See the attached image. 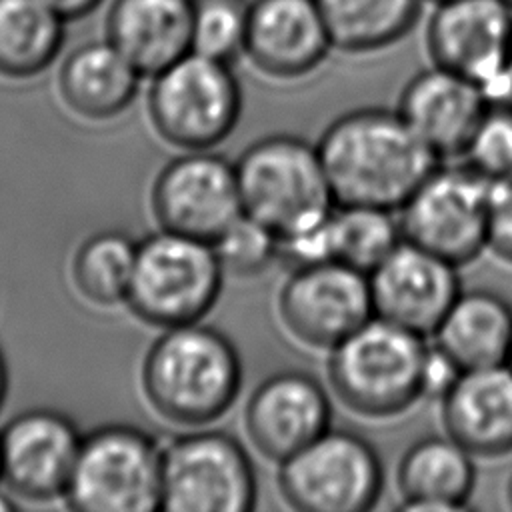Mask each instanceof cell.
Listing matches in <instances>:
<instances>
[{"mask_svg": "<svg viewBox=\"0 0 512 512\" xmlns=\"http://www.w3.org/2000/svg\"><path fill=\"white\" fill-rule=\"evenodd\" d=\"M316 146L336 204L396 212L440 164L402 116L386 108L338 116Z\"/></svg>", "mask_w": 512, "mask_h": 512, "instance_id": "1", "label": "cell"}, {"mask_svg": "<svg viewBox=\"0 0 512 512\" xmlns=\"http://www.w3.org/2000/svg\"><path fill=\"white\" fill-rule=\"evenodd\" d=\"M232 340L200 322L164 328L142 362V392L164 420L200 428L224 416L242 388Z\"/></svg>", "mask_w": 512, "mask_h": 512, "instance_id": "2", "label": "cell"}, {"mask_svg": "<svg viewBox=\"0 0 512 512\" xmlns=\"http://www.w3.org/2000/svg\"><path fill=\"white\" fill-rule=\"evenodd\" d=\"M428 338L372 316L328 350V382L344 406L392 418L424 398Z\"/></svg>", "mask_w": 512, "mask_h": 512, "instance_id": "3", "label": "cell"}, {"mask_svg": "<svg viewBox=\"0 0 512 512\" xmlns=\"http://www.w3.org/2000/svg\"><path fill=\"white\" fill-rule=\"evenodd\" d=\"M244 214L276 238L324 222L336 206L316 144L294 134L252 142L234 162Z\"/></svg>", "mask_w": 512, "mask_h": 512, "instance_id": "4", "label": "cell"}, {"mask_svg": "<svg viewBox=\"0 0 512 512\" xmlns=\"http://www.w3.org/2000/svg\"><path fill=\"white\" fill-rule=\"evenodd\" d=\"M224 274L210 242L160 228L138 242L126 304L158 328L200 322L214 308Z\"/></svg>", "mask_w": 512, "mask_h": 512, "instance_id": "5", "label": "cell"}, {"mask_svg": "<svg viewBox=\"0 0 512 512\" xmlns=\"http://www.w3.org/2000/svg\"><path fill=\"white\" fill-rule=\"evenodd\" d=\"M162 498V448L142 428L106 424L82 436L64 502L80 512H154Z\"/></svg>", "mask_w": 512, "mask_h": 512, "instance_id": "6", "label": "cell"}, {"mask_svg": "<svg viewBox=\"0 0 512 512\" xmlns=\"http://www.w3.org/2000/svg\"><path fill=\"white\" fill-rule=\"evenodd\" d=\"M148 114L168 144L212 150L232 134L242 114V88L232 64L188 52L152 76Z\"/></svg>", "mask_w": 512, "mask_h": 512, "instance_id": "7", "label": "cell"}, {"mask_svg": "<svg viewBox=\"0 0 512 512\" xmlns=\"http://www.w3.org/2000/svg\"><path fill=\"white\" fill-rule=\"evenodd\" d=\"M278 490L300 512H366L384 490L374 444L348 428H328L278 462Z\"/></svg>", "mask_w": 512, "mask_h": 512, "instance_id": "8", "label": "cell"}, {"mask_svg": "<svg viewBox=\"0 0 512 512\" xmlns=\"http://www.w3.org/2000/svg\"><path fill=\"white\" fill-rule=\"evenodd\" d=\"M258 476L242 442L224 430H196L162 448L166 512H250Z\"/></svg>", "mask_w": 512, "mask_h": 512, "instance_id": "9", "label": "cell"}, {"mask_svg": "<svg viewBox=\"0 0 512 512\" xmlns=\"http://www.w3.org/2000/svg\"><path fill=\"white\" fill-rule=\"evenodd\" d=\"M490 180L470 166L438 164L396 210L402 238L458 268L488 250Z\"/></svg>", "mask_w": 512, "mask_h": 512, "instance_id": "10", "label": "cell"}, {"mask_svg": "<svg viewBox=\"0 0 512 512\" xmlns=\"http://www.w3.org/2000/svg\"><path fill=\"white\" fill-rule=\"evenodd\" d=\"M424 44L432 64L476 82L490 100H500L512 52V8L504 0L434 2Z\"/></svg>", "mask_w": 512, "mask_h": 512, "instance_id": "11", "label": "cell"}, {"mask_svg": "<svg viewBox=\"0 0 512 512\" xmlns=\"http://www.w3.org/2000/svg\"><path fill=\"white\" fill-rule=\"evenodd\" d=\"M150 206L162 230L214 244L244 214L236 166L212 150H186L154 178Z\"/></svg>", "mask_w": 512, "mask_h": 512, "instance_id": "12", "label": "cell"}, {"mask_svg": "<svg viewBox=\"0 0 512 512\" xmlns=\"http://www.w3.org/2000/svg\"><path fill=\"white\" fill-rule=\"evenodd\" d=\"M278 316L298 342L330 350L374 316L368 274L340 260L296 266L278 292Z\"/></svg>", "mask_w": 512, "mask_h": 512, "instance_id": "13", "label": "cell"}, {"mask_svg": "<svg viewBox=\"0 0 512 512\" xmlns=\"http://www.w3.org/2000/svg\"><path fill=\"white\" fill-rule=\"evenodd\" d=\"M82 436L70 416L52 408L12 416L0 430V482L28 502L64 498Z\"/></svg>", "mask_w": 512, "mask_h": 512, "instance_id": "14", "label": "cell"}, {"mask_svg": "<svg viewBox=\"0 0 512 512\" xmlns=\"http://www.w3.org/2000/svg\"><path fill=\"white\" fill-rule=\"evenodd\" d=\"M374 316L430 338L462 292L458 266L402 240L370 274Z\"/></svg>", "mask_w": 512, "mask_h": 512, "instance_id": "15", "label": "cell"}, {"mask_svg": "<svg viewBox=\"0 0 512 512\" xmlns=\"http://www.w3.org/2000/svg\"><path fill=\"white\" fill-rule=\"evenodd\" d=\"M332 402L318 378L302 370H280L248 396L244 428L252 446L282 462L330 428Z\"/></svg>", "mask_w": 512, "mask_h": 512, "instance_id": "16", "label": "cell"}, {"mask_svg": "<svg viewBox=\"0 0 512 512\" xmlns=\"http://www.w3.org/2000/svg\"><path fill=\"white\" fill-rule=\"evenodd\" d=\"M316 0H252L244 56L264 76L298 80L332 50Z\"/></svg>", "mask_w": 512, "mask_h": 512, "instance_id": "17", "label": "cell"}, {"mask_svg": "<svg viewBox=\"0 0 512 512\" xmlns=\"http://www.w3.org/2000/svg\"><path fill=\"white\" fill-rule=\"evenodd\" d=\"M488 104L476 82L432 64L406 82L396 112L442 160L462 156Z\"/></svg>", "mask_w": 512, "mask_h": 512, "instance_id": "18", "label": "cell"}, {"mask_svg": "<svg viewBox=\"0 0 512 512\" xmlns=\"http://www.w3.org/2000/svg\"><path fill=\"white\" fill-rule=\"evenodd\" d=\"M442 426L474 456L512 452V368L462 370L440 398Z\"/></svg>", "mask_w": 512, "mask_h": 512, "instance_id": "19", "label": "cell"}, {"mask_svg": "<svg viewBox=\"0 0 512 512\" xmlns=\"http://www.w3.org/2000/svg\"><path fill=\"white\" fill-rule=\"evenodd\" d=\"M106 40L152 78L192 52V0H114Z\"/></svg>", "mask_w": 512, "mask_h": 512, "instance_id": "20", "label": "cell"}, {"mask_svg": "<svg viewBox=\"0 0 512 512\" xmlns=\"http://www.w3.org/2000/svg\"><path fill=\"white\" fill-rule=\"evenodd\" d=\"M474 454L448 434L418 438L396 468L400 510H466L476 486Z\"/></svg>", "mask_w": 512, "mask_h": 512, "instance_id": "21", "label": "cell"}, {"mask_svg": "<svg viewBox=\"0 0 512 512\" xmlns=\"http://www.w3.org/2000/svg\"><path fill=\"white\" fill-rule=\"evenodd\" d=\"M430 338L460 370L506 364L512 306L488 288L462 290Z\"/></svg>", "mask_w": 512, "mask_h": 512, "instance_id": "22", "label": "cell"}, {"mask_svg": "<svg viewBox=\"0 0 512 512\" xmlns=\"http://www.w3.org/2000/svg\"><path fill=\"white\" fill-rule=\"evenodd\" d=\"M142 74L108 40L76 46L60 66L58 92L62 102L88 120L122 114L138 92Z\"/></svg>", "mask_w": 512, "mask_h": 512, "instance_id": "23", "label": "cell"}, {"mask_svg": "<svg viewBox=\"0 0 512 512\" xmlns=\"http://www.w3.org/2000/svg\"><path fill=\"white\" fill-rule=\"evenodd\" d=\"M332 46L372 54L398 44L420 20L424 0H316Z\"/></svg>", "mask_w": 512, "mask_h": 512, "instance_id": "24", "label": "cell"}, {"mask_svg": "<svg viewBox=\"0 0 512 512\" xmlns=\"http://www.w3.org/2000/svg\"><path fill=\"white\" fill-rule=\"evenodd\" d=\"M64 22L44 0H0V76L44 72L62 50Z\"/></svg>", "mask_w": 512, "mask_h": 512, "instance_id": "25", "label": "cell"}, {"mask_svg": "<svg viewBox=\"0 0 512 512\" xmlns=\"http://www.w3.org/2000/svg\"><path fill=\"white\" fill-rule=\"evenodd\" d=\"M138 242L118 230L86 238L72 258V284L92 306L110 308L126 302Z\"/></svg>", "mask_w": 512, "mask_h": 512, "instance_id": "26", "label": "cell"}, {"mask_svg": "<svg viewBox=\"0 0 512 512\" xmlns=\"http://www.w3.org/2000/svg\"><path fill=\"white\" fill-rule=\"evenodd\" d=\"M330 254L370 274L404 238L394 210L362 206V204H336L328 220Z\"/></svg>", "mask_w": 512, "mask_h": 512, "instance_id": "27", "label": "cell"}, {"mask_svg": "<svg viewBox=\"0 0 512 512\" xmlns=\"http://www.w3.org/2000/svg\"><path fill=\"white\" fill-rule=\"evenodd\" d=\"M252 0H192V52L232 64L244 56Z\"/></svg>", "mask_w": 512, "mask_h": 512, "instance_id": "28", "label": "cell"}, {"mask_svg": "<svg viewBox=\"0 0 512 512\" xmlns=\"http://www.w3.org/2000/svg\"><path fill=\"white\" fill-rule=\"evenodd\" d=\"M460 158L490 182L512 172V102L490 100Z\"/></svg>", "mask_w": 512, "mask_h": 512, "instance_id": "29", "label": "cell"}, {"mask_svg": "<svg viewBox=\"0 0 512 512\" xmlns=\"http://www.w3.org/2000/svg\"><path fill=\"white\" fill-rule=\"evenodd\" d=\"M212 246L224 272L234 276L246 278L262 274L278 260L276 234L248 214H242L234 224H230V228Z\"/></svg>", "mask_w": 512, "mask_h": 512, "instance_id": "30", "label": "cell"}, {"mask_svg": "<svg viewBox=\"0 0 512 512\" xmlns=\"http://www.w3.org/2000/svg\"><path fill=\"white\" fill-rule=\"evenodd\" d=\"M488 250L512 264V172L490 182Z\"/></svg>", "mask_w": 512, "mask_h": 512, "instance_id": "31", "label": "cell"}, {"mask_svg": "<svg viewBox=\"0 0 512 512\" xmlns=\"http://www.w3.org/2000/svg\"><path fill=\"white\" fill-rule=\"evenodd\" d=\"M44 2L52 6L68 22V20L88 16L94 8L100 6L102 0H44Z\"/></svg>", "mask_w": 512, "mask_h": 512, "instance_id": "32", "label": "cell"}, {"mask_svg": "<svg viewBox=\"0 0 512 512\" xmlns=\"http://www.w3.org/2000/svg\"><path fill=\"white\" fill-rule=\"evenodd\" d=\"M6 390H8V368H6L4 354H2V350H0V406L4 404Z\"/></svg>", "mask_w": 512, "mask_h": 512, "instance_id": "33", "label": "cell"}, {"mask_svg": "<svg viewBox=\"0 0 512 512\" xmlns=\"http://www.w3.org/2000/svg\"><path fill=\"white\" fill-rule=\"evenodd\" d=\"M500 100L512 102V52L508 58V66H506V78H504V94Z\"/></svg>", "mask_w": 512, "mask_h": 512, "instance_id": "34", "label": "cell"}, {"mask_svg": "<svg viewBox=\"0 0 512 512\" xmlns=\"http://www.w3.org/2000/svg\"><path fill=\"white\" fill-rule=\"evenodd\" d=\"M16 508V502L6 496V494H0V512H8V510H14Z\"/></svg>", "mask_w": 512, "mask_h": 512, "instance_id": "35", "label": "cell"}, {"mask_svg": "<svg viewBox=\"0 0 512 512\" xmlns=\"http://www.w3.org/2000/svg\"><path fill=\"white\" fill-rule=\"evenodd\" d=\"M506 496H508V502H510V506H512V474H510V478H508V486H506Z\"/></svg>", "mask_w": 512, "mask_h": 512, "instance_id": "36", "label": "cell"}, {"mask_svg": "<svg viewBox=\"0 0 512 512\" xmlns=\"http://www.w3.org/2000/svg\"><path fill=\"white\" fill-rule=\"evenodd\" d=\"M506 364L512 368V342H510V352H508V360H506Z\"/></svg>", "mask_w": 512, "mask_h": 512, "instance_id": "37", "label": "cell"}, {"mask_svg": "<svg viewBox=\"0 0 512 512\" xmlns=\"http://www.w3.org/2000/svg\"><path fill=\"white\" fill-rule=\"evenodd\" d=\"M504 2H506V4L512 8V0H504Z\"/></svg>", "mask_w": 512, "mask_h": 512, "instance_id": "38", "label": "cell"}, {"mask_svg": "<svg viewBox=\"0 0 512 512\" xmlns=\"http://www.w3.org/2000/svg\"><path fill=\"white\" fill-rule=\"evenodd\" d=\"M432 2H440V0H432Z\"/></svg>", "mask_w": 512, "mask_h": 512, "instance_id": "39", "label": "cell"}]
</instances>
